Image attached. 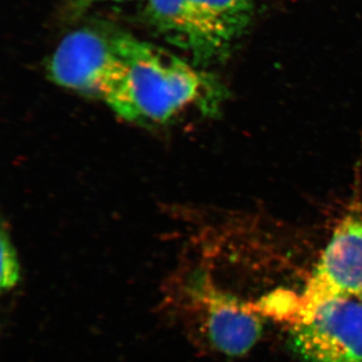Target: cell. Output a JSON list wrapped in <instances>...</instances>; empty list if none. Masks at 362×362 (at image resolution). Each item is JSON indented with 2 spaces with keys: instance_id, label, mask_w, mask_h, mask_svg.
Instances as JSON below:
<instances>
[{
  "instance_id": "cell-1",
  "label": "cell",
  "mask_w": 362,
  "mask_h": 362,
  "mask_svg": "<svg viewBox=\"0 0 362 362\" xmlns=\"http://www.w3.org/2000/svg\"><path fill=\"white\" fill-rule=\"evenodd\" d=\"M113 37L127 66L131 123L168 125L190 111L218 113L226 94L214 76L129 33Z\"/></svg>"
},
{
  "instance_id": "cell-2",
  "label": "cell",
  "mask_w": 362,
  "mask_h": 362,
  "mask_svg": "<svg viewBox=\"0 0 362 362\" xmlns=\"http://www.w3.org/2000/svg\"><path fill=\"white\" fill-rule=\"evenodd\" d=\"M254 13L252 0H147V21L202 66L228 58Z\"/></svg>"
},
{
  "instance_id": "cell-3",
  "label": "cell",
  "mask_w": 362,
  "mask_h": 362,
  "mask_svg": "<svg viewBox=\"0 0 362 362\" xmlns=\"http://www.w3.org/2000/svg\"><path fill=\"white\" fill-rule=\"evenodd\" d=\"M168 299L185 328L225 356H245L263 334L261 317L204 272L176 280Z\"/></svg>"
},
{
  "instance_id": "cell-4",
  "label": "cell",
  "mask_w": 362,
  "mask_h": 362,
  "mask_svg": "<svg viewBox=\"0 0 362 362\" xmlns=\"http://www.w3.org/2000/svg\"><path fill=\"white\" fill-rule=\"evenodd\" d=\"M47 71L56 84L96 98L131 122L127 66L113 33L90 28L69 33L52 54Z\"/></svg>"
},
{
  "instance_id": "cell-5",
  "label": "cell",
  "mask_w": 362,
  "mask_h": 362,
  "mask_svg": "<svg viewBox=\"0 0 362 362\" xmlns=\"http://www.w3.org/2000/svg\"><path fill=\"white\" fill-rule=\"evenodd\" d=\"M362 294V204L338 221L300 298L297 318L324 302Z\"/></svg>"
},
{
  "instance_id": "cell-6",
  "label": "cell",
  "mask_w": 362,
  "mask_h": 362,
  "mask_svg": "<svg viewBox=\"0 0 362 362\" xmlns=\"http://www.w3.org/2000/svg\"><path fill=\"white\" fill-rule=\"evenodd\" d=\"M290 346L303 362H362V303L335 299L300 317Z\"/></svg>"
},
{
  "instance_id": "cell-7",
  "label": "cell",
  "mask_w": 362,
  "mask_h": 362,
  "mask_svg": "<svg viewBox=\"0 0 362 362\" xmlns=\"http://www.w3.org/2000/svg\"><path fill=\"white\" fill-rule=\"evenodd\" d=\"M20 280V264L16 258V250L8 233L4 228L1 230V277L2 290L13 289Z\"/></svg>"
},
{
  "instance_id": "cell-8",
  "label": "cell",
  "mask_w": 362,
  "mask_h": 362,
  "mask_svg": "<svg viewBox=\"0 0 362 362\" xmlns=\"http://www.w3.org/2000/svg\"><path fill=\"white\" fill-rule=\"evenodd\" d=\"M121 2L126 0H70L71 7L74 11L81 13L95 4H101V2Z\"/></svg>"
},
{
  "instance_id": "cell-9",
  "label": "cell",
  "mask_w": 362,
  "mask_h": 362,
  "mask_svg": "<svg viewBox=\"0 0 362 362\" xmlns=\"http://www.w3.org/2000/svg\"><path fill=\"white\" fill-rule=\"evenodd\" d=\"M356 299H357V300H359V301H361V303H362V294H361V295H359V296H358V297H357V298H356Z\"/></svg>"
}]
</instances>
